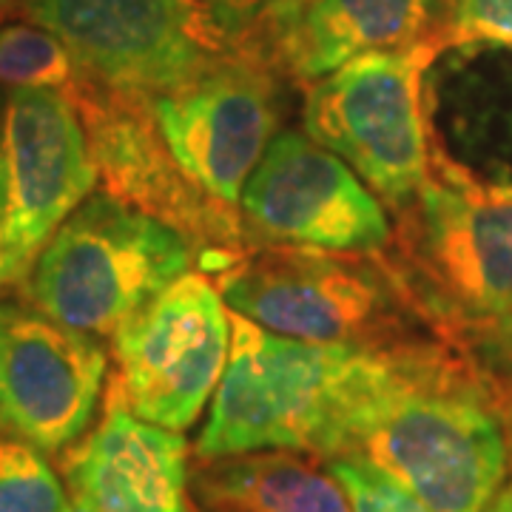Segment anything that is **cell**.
I'll list each match as a JSON object with an SVG mask.
<instances>
[{
	"mask_svg": "<svg viewBox=\"0 0 512 512\" xmlns=\"http://www.w3.org/2000/svg\"><path fill=\"white\" fill-rule=\"evenodd\" d=\"M507 430H510V439H512V410L507 413Z\"/></svg>",
	"mask_w": 512,
	"mask_h": 512,
	"instance_id": "484cf974",
	"label": "cell"
},
{
	"mask_svg": "<svg viewBox=\"0 0 512 512\" xmlns=\"http://www.w3.org/2000/svg\"><path fill=\"white\" fill-rule=\"evenodd\" d=\"M194 265L191 242L111 194H89L26 274L32 308L66 328L111 336Z\"/></svg>",
	"mask_w": 512,
	"mask_h": 512,
	"instance_id": "5b68a950",
	"label": "cell"
},
{
	"mask_svg": "<svg viewBox=\"0 0 512 512\" xmlns=\"http://www.w3.org/2000/svg\"><path fill=\"white\" fill-rule=\"evenodd\" d=\"M254 245H305L382 254L393 239L384 205L365 180L305 131H279L239 197Z\"/></svg>",
	"mask_w": 512,
	"mask_h": 512,
	"instance_id": "8fae6325",
	"label": "cell"
},
{
	"mask_svg": "<svg viewBox=\"0 0 512 512\" xmlns=\"http://www.w3.org/2000/svg\"><path fill=\"white\" fill-rule=\"evenodd\" d=\"M66 512H97V510H94L92 504H86L83 498L72 495V498H69V507H66Z\"/></svg>",
	"mask_w": 512,
	"mask_h": 512,
	"instance_id": "cb8c5ba5",
	"label": "cell"
},
{
	"mask_svg": "<svg viewBox=\"0 0 512 512\" xmlns=\"http://www.w3.org/2000/svg\"><path fill=\"white\" fill-rule=\"evenodd\" d=\"M83 74L66 43L37 23L0 26V86L72 94Z\"/></svg>",
	"mask_w": 512,
	"mask_h": 512,
	"instance_id": "e0dca14e",
	"label": "cell"
},
{
	"mask_svg": "<svg viewBox=\"0 0 512 512\" xmlns=\"http://www.w3.org/2000/svg\"><path fill=\"white\" fill-rule=\"evenodd\" d=\"M325 464L348 493L353 512H433L419 495L410 493L365 458L336 456Z\"/></svg>",
	"mask_w": 512,
	"mask_h": 512,
	"instance_id": "d6986e66",
	"label": "cell"
},
{
	"mask_svg": "<svg viewBox=\"0 0 512 512\" xmlns=\"http://www.w3.org/2000/svg\"><path fill=\"white\" fill-rule=\"evenodd\" d=\"M217 285L231 311L302 342L390 350L444 336L384 254L251 245Z\"/></svg>",
	"mask_w": 512,
	"mask_h": 512,
	"instance_id": "3957f363",
	"label": "cell"
},
{
	"mask_svg": "<svg viewBox=\"0 0 512 512\" xmlns=\"http://www.w3.org/2000/svg\"><path fill=\"white\" fill-rule=\"evenodd\" d=\"M57 35L86 80L154 100L239 49L211 0H23Z\"/></svg>",
	"mask_w": 512,
	"mask_h": 512,
	"instance_id": "52a82bcc",
	"label": "cell"
},
{
	"mask_svg": "<svg viewBox=\"0 0 512 512\" xmlns=\"http://www.w3.org/2000/svg\"><path fill=\"white\" fill-rule=\"evenodd\" d=\"M151 103L165 146L214 200L239 208L242 188L279 134V74L239 46Z\"/></svg>",
	"mask_w": 512,
	"mask_h": 512,
	"instance_id": "7c38bea8",
	"label": "cell"
},
{
	"mask_svg": "<svg viewBox=\"0 0 512 512\" xmlns=\"http://www.w3.org/2000/svg\"><path fill=\"white\" fill-rule=\"evenodd\" d=\"M322 458L296 450H254L202 458L191 493L208 512H353Z\"/></svg>",
	"mask_w": 512,
	"mask_h": 512,
	"instance_id": "2e32d148",
	"label": "cell"
},
{
	"mask_svg": "<svg viewBox=\"0 0 512 512\" xmlns=\"http://www.w3.org/2000/svg\"><path fill=\"white\" fill-rule=\"evenodd\" d=\"M336 456L365 458L433 512H484L507 478L510 439L501 404L464 348L433 336L390 350Z\"/></svg>",
	"mask_w": 512,
	"mask_h": 512,
	"instance_id": "6da1fadb",
	"label": "cell"
},
{
	"mask_svg": "<svg viewBox=\"0 0 512 512\" xmlns=\"http://www.w3.org/2000/svg\"><path fill=\"white\" fill-rule=\"evenodd\" d=\"M444 46L495 43L512 49V0H441Z\"/></svg>",
	"mask_w": 512,
	"mask_h": 512,
	"instance_id": "ffe728a7",
	"label": "cell"
},
{
	"mask_svg": "<svg viewBox=\"0 0 512 512\" xmlns=\"http://www.w3.org/2000/svg\"><path fill=\"white\" fill-rule=\"evenodd\" d=\"M211 3H214L217 15L225 23V29L239 40L242 32L248 29V23L256 18V12L262 9L265 0H211Z\"/></svg>",
	"mask_w": 512,
	"mask_h": 512,
	"instance_id": "7402d4cb",
	"label": "cell"
},
{
	"mask_svg": "<svg viewBox=\"0 0 512 512\" xmlns=\"http://www.w3.org/2000/svg\"><path fill=\"white\" fill-rule=\"evenodd\" d=\"M484 512H512V478L498 487V493L490 498V504L484 507Z\"/></svg>",
	"mask_w": 512,
	"mask_h": 512,
	"instance_id": "603a6c76",
	"label": "cell"
},
{
	"mask_svg": "<svg viewBox=\"0 0 512 512\" xmlns=\"http://www.w3.org/2000/svg\"><path fill=\"white\" fill-rule=\"evenodd\" d=\"M69 97L106 194L180 231L205 274L220 276L254 245L239 208L205 194L174 160L148 100L109 92L86 77Z\"/></svg>",
	"mask_w": 512,
	"mask_h": 512,
	"instance_id": "9c48e42d",
	"label": "cell"
},
{
	"mask_svg": "<svg viewBox=\"0 0 512 512\" xmlns=\"http://www.w3.org/2000/svg\"><path fill=\"white\" fill-rule=\"evenodd\" d=\"M231 356L197 439V461L254 450L336 456L390 350L302 342L231 311Z\"/></svg>",
	"mask_w": 512,
	"mask_h": 512,
	"instance_id": "7a4b0ae2",
	"label": "cell"
},
{
	"mask_svg": "<svg viewBox=\"0 0 512 512\" xmlns=\"http://www.w3.org/2000/svg\"><path fill=\"white\" fill-rule=\"evenodd\" d=\"M63 473L72 495L97 512H191L183 433L134 416L111 387L103 419L69 447Z\"/></svg>",
	"mask_w": 512,
	"mask_h": 512,
	"instance_id": "9a60e30c",
	"label": "cell"
},
{
	"mask_svg": "<svg viewBox=\"0 0 512 512\" xmlns=\"http://www.w3.org/2000/svg\"><path fill=\"white\" fill-rule=\"evenodd\" d=\"M106 373L97 336L0 302V436L43 453L69 450L92 424Z\"/></svg>",
	"mask_w": 512,
	"mask_h": 512,
	"instance_id": "4fadbf2b",
	"label": "cell"
},
{
	"mask_svg": "<svg viewBox=\"0 0 512 512\" xmlns=\"http://www.w3.org/2000/svg\"><path fill=\"white\" fill-rule=\"evenodd\" d=\"M439 15L441 0H265L239 46L311 86L356 57L441 37Z\"/></svg>",
	"mask_w": 512,
	"mask_h": 512,
	"instance_id": "5bb4252c",
	"label": "cell"
},
{
	"mask_svg": "<svg viewBox=\"0 0 512 512\" xmlns=\"http://www.w3.org/2000/svg\"><path fill=\"white\" fill-rule=\"evenodd\" d=\"M444 49L441 37H430L370 52L305 86V134L342 157L393 214L430 177L421 86Z\"/></svg>",
	"mask_w": 512,
	"mask_h": 512,
	"instance_id": "8992f818",
	"label": "cell"
},
{
	"mask_svg": "<svg viewBox=\"0 0 512 512\" xmlns=\"http://www.w3.org/2000/svg\"><path fill=\"white\" fill-rule=\"evenodd\" d=\"M0 202V291L32 271L63 220L100 177L72 97L57 89H6Z\"/></svg>",
	"mask_w": 512,
	"mask_h": 512,
	"instance_id": "30bf717a",
	"label": "cell"
},
{
	"mask_svg": "<svg viewBox=\"0 0 512 512\" xmlns=\"http://www.w3.org/2000/svg\"><path fill=\"white\" fill-rule=\"evenodd\" d=\"M436 328L467 348L512 313V197L427 177L382 251Z\"/></svg>",
	"mask_w": 512,
	"mask_h": 512,
	"instance_id": "277c9868",
	"label": "cell"
},
{
	"mask_svg": "<svg viewBox=\"0 0 512 512\" xmlns=\"http://www.w3.org/2000/svg\"><path fill=\"white\" fill-rule=\"evenodd\" d=\"M69 498L46 453L0 436V512H66Z\"/></svg>",
	"mask_w": 512,
	"mask_h": 512,
	"instance_id": "ac0fdd59",
	"label": "cell"
},
{
	"mask_svg": "<svg viewBox=\"0 0 512 512\" xmlns=\"http://www.w3.org/2000/svg\"><path fill=\"white\" fill-rule=\"evenodd\" d=\"M470 345L478 348V353L487 359V365L501 376V382L512 387V313L504 322H498L493 330L478 336L476 342H470Z\"/></svg>",
	"mask_w": 512,
	"mask_h": 512,
	"instance_id": "44dd1931",
	"label": "cell"
},
{
	"mask_svg": "<svg viewBox=\"0 0 512 512\" xmlns=\"http://www.w3.org/2000/svg\"><path fill=\"white\" fill-rule=\"evenodd\" d=\"M231 311L205 271H188L111 333V390L140 419L188 430L231 356Z\"/></svg>",
	"mask_w": 512,
	"mask_h": 512,
	"instance_id": "ba28073f",
	"label": "cell"
},
{
	"mask_svg": "<svg viewBox=\"0 0 512 512\" xmlns=\"http://www.w3.org/2000/svg\"><path fill=\"white\" fill-rule=\"evenodd\" d=\"M0 117H3V97H0ZM0 202H3V140H0Z\"/></svg>",
	"mask_w": 512,
	"mask_h": 512,
	"instance_id": "d4e9b609",
	"label": "cell"
}]
</instances>
